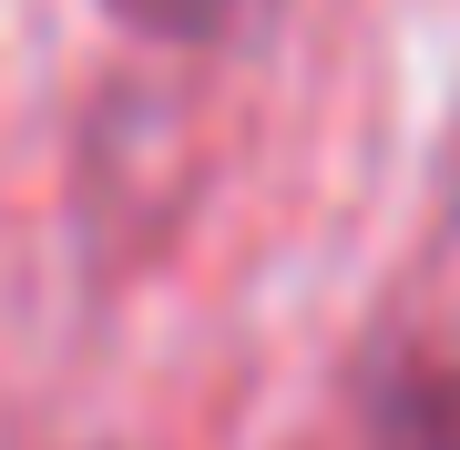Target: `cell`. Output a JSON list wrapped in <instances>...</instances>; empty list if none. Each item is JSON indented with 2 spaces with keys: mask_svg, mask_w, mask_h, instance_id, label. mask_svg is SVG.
Wrapping results in <instances>:
<instances>
[{
  "mask_svg": "<svg viewBox=\"0 0 460 450\" xmlns=\"http://www.w3.org/2000/svg\"><path fill=\"white\" fill-rule=\"evenodd\" d=\"M113 11L133 21V31H164V41H205L215 21L235 11V0H113Z\"/></svg>",
  "mask_w": 460,
  "mask_h": 450,
  "instance_id": "6da1fadb",
  "label": "cell"
}]
</instances>
